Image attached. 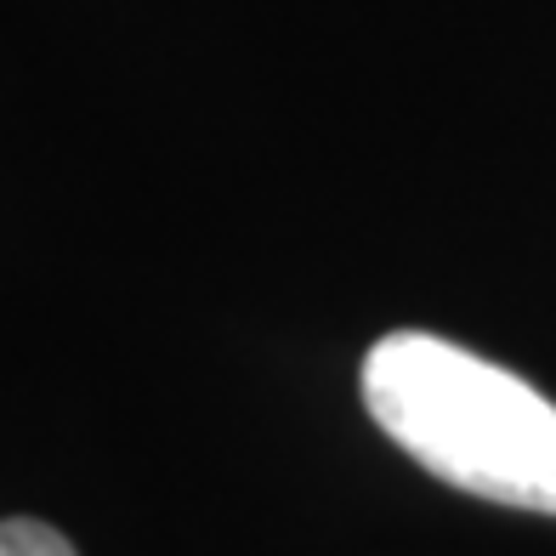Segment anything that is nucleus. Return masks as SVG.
<instances>
[{
  "instance_id": "nucleus-2",
  "label": "nucleus",
  "mask_w": 556,
  "mask_h": 556,
  "mask_svg": "<svg viewBox=\"0 0 556 556\" xmlns=\"http://www.w3.org/2000/svg\"><path fill=\"white\" fill-rule=\"evenodd\" d=\"M0 556H80L68 534L35 517H7L0 522Z\"/></svg>"
},
{
  "instance_id": "nucleus-1",
  "label": "nucleus",
  "mask_w": 556,
  "mask_h": 556,
  "mask_svg": "<svg viewBox=\"0 0 556 556\" xmlns=\"http://www.w3.org/2000/svg\"><path fill=\"white\" fill-rule=\"evenodd\" d=\"M364 409L448 489L556 517V403L522 375L426 330L364 352Z\"/></svg>"
}]
</instances>
